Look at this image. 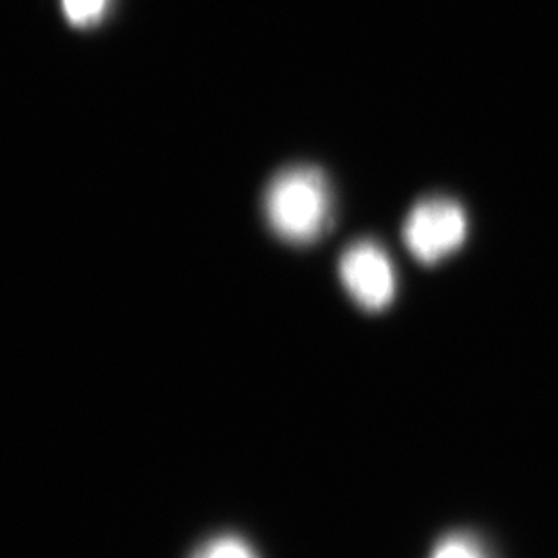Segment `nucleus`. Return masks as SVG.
<instances>
[{"mask_svg":"<svg viewBox=\"0 0 558 558\" xmlns=\"http://www.w3.org/2000/svg\"><path fill=\"white\" fill-rule=\"evenodd\" d=\"M331 186L315 167L282 170L264 192L266 219L286 243H315L331 225Z\"/></svg>","mask_w":558,"mask_h":558,"instance_id":"1","label":"nucleus"},{"mask_svg":"<svg viewBox=\"0 0 558 558\" xmlns=\"http://www.w3.org/2000/svg\"><path fill=\"white\" fill-rule=\"evenodd\" d=\"M469 233L463 206L448 197L420 201L407 216L403 239L407 248L423 264H437L461 248Z\"/></svg>","mask_w":558,"mask_h":558,"instance_id":"2","label":"nucleus"},{"mask_svg":"<svg viewBox=\"0 0 558 558\" xmlns=\"http://www.w3.org/2000/svg\"><path fill=\"white\" fill-rule=\"evenodd\" d=\"M338 271L351 299L365 311H381L395 301V266L378 243L351 244L340 258Z\"/></svg>","mask_w":558,"mask_h":558,"instance_id":"3","label":"nucleus"},{"mask_svg":"<svg viewBox=\"0 0 558 558\" xmlns=\"http://www.w3.org/2000/svg\"><path fill=\"white\" fill-rule=\"evenodd\" d=\"M62 11L73 26H95L104 19L111 0H60Z\"/></svg>","mask_w":558,"mask_h":558,"instance_id":"4","label":"nucleus"},{"mask_svg":"<svg viewBox=\"0 0 558 558\" xmlns=\"http://www.w3.org/2000/svg\"><path fill=\"white\" fill-rule=\"evenodd\" d=\"M190 558H258L243 538L222 535L203 544Z\"/></svg>","mask_w":558,"mask_h":558,"instance_id":"5","label":"nucleus"},{"mask_svg":"<svg viewBox=\"0 0 558 558\" xmlns=\"http://www.w3.org/2000/svg\"><path fill=\"white\" fill-rule=\"evenodd\" d=\"M430 558H488L481 544L470 535H450L437 544Z\"/></svg>","mask_w":558,"mask_h":558,"instance_id":"6","label":"nucleus"}]
</instances>
